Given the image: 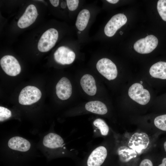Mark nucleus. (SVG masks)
Returning <instances> with one entry per match:
<instances>
[{
	"label": "nucleus",
	"mask_w": 166,
	"mask_h": 166,
	"mask_svg": "<svg viewBox=\"0 0 166 166\" xmlns=\"http://www.w3.org/2000/svg\"><path fill=\"white\" fill-rule=\"evenodd\" d=\"M58 37V32L55 29L51 28L47 30L39 41L38 45V50L42 52L49 51L55 45Z\"/></svg>",
	"instance_id": "1"
},
{
	"label": "nucleus",
	"mask_w": 166,
	"mask_h": 166,
	"mask_svg": "<svg viewBox=\"0 0 166 166\" xmlns=\"http://www.w3.org/2000/svg\"><path fill=\"white\" fill-rule=\"evenodd\" d=\"M41 96V91L37 87L27 86L20 92L18 97L19 102L22 105H30L38 101Z\"/></svg>",
	"instance_id": "2"
},
{
	"label": "nucleus",
	"mask_w": 166,
	"mask_h": 166,
	"mask_svg": "<svg viewBox=\"0 0 166 166\" xmlns=\"http://www.w3.org/2000/svg\"><path fill=\"white\" fill-rule=\"evenodd\" d=\"M128 94L131 99L141 105H146L150 99L149 91L138 83L133 84L130 87Z\"/></svg>",
	"instance_id": "3"
},
{
	"label": "nucleus",
	"mask_w": 166,
	"mask_h": 166,
	"mask_svg": "<svg viewBox=\"0 0 166 166\" xmlns=\"http://www.w3.org/2000/svg\"><path fill=\"white\" fill-rule=\"evenodd\" d=\"M98 71L109 80L115 79L117 75V70L115 64L109 59L102 58L96 64Z\"/></svg>",
	"instance_id": "4"
},
{
	"label": "nucleus",
	"mask_w": 166,
	"mask_h": 166,
	"mask_svg": "<svg viewBox=\"0 0 166 166\" xmlns=\"http://www.w3.org/2000/svg\"><path fill=\"white\" fill-rule=\"evenodd\" d=\"M158 40L155 36L148 35L140 39L134 44L133 47L137 52L141 54H147L152 51L157 47Z\"/></svg>",
	"instance_id": "5"
},
{
	"label": "nucleus",
	"mask_w": 166,
	"mask_h": 166,
	"mask_svg": "<svg viewBox=\"0 0 166 166\" xmlns=\"http://www.w3.org/2000/svg\"><path fill=\"white\" fill-rule=\"evenodd\" d=\"M0 64L4 72L9 76H16L21 72V67L19 62L12 56H3L0 60Z\"/></svg>",
	"instance_id": "6"
},
{
	"label": "nucleus",
	"mask_w": 166,
	"mask_h": 166,
	"mask_svg": "<svg viewBox=\"0 0 166 166\" xmlns=\"http://www.w3.org/2000/svg\"><path fill=\"white\" fill-rule=\"evenodd\" d=\"M127 18L122 14H118L113 16L107 22L104 28L105 34L109 37L113 36L117 31L126 24Z\"/></svg>",
	"instance_id": "7"
},
{
	"label": "nucleus",
	"mask_w": 166,
	"mask_h": 166,
	"mask_svg": "<svg viewBox=\"0 0 166 166\" xmlns=\"http://www.w3.org/2000/svg\"><path fill=\"white\" fill-rule=\"evenodd\" d=\"M149 142V138L146 133L136 132L131 137L128 145L130 148L140 154L142 150L147 148Z\"/></svg>",
	"instance_id": "8"
},
{
	"label": "nucleus",
	"mask_w": 166,
	"mask_h": 166,
	"mask_svg": "<svg viewBox=\"0 0 166 166\" xmlns=\"http://www.w3.org/2000/svg\"><path fill=\"white\" fill-rule=\"evenodd\" d=\"M55 61L62 65L70 64L75 58L74 52L69 48L65 46L58 47L54 54Z\"/></svg>",
	"instance_id": "9"
},
{
	"label": "nucleus",
	"mask_w": 166,
	"mask_h": 166,
	"mask_svg": "<svg viewBox=\"0 0 166 166\" xmlns=\"http://www.w3.org/2000/svg\"><path fill=\"white\" fill-rule=\"evenodd\" d=\"M38 15L37 10L35 6L33 4L30 5L18 21V26L22 29L28 27L34 22Z\"/></svg>",
	"instance_id": "10"
},
{
	"label": "nucleus",
	"mask_w": 166,
	"mask_h": 166,
	"mask_svg": "<svg viewBox=\"0 0 166 166\" xmlns=\"http://www.w3.org/2000/svg\"><path fill=\"white\" fill-rule=\"evenodd\" d=\"M107 156V151L105 147L100 146L97 148L88 157V166H100L104 162Z\"/></svg>",
	"instance_id": "11"
},
{
	"label": "nucleus",
	"mask_w": 166,
	"mask_h": 166,
	"mask_svg": "<svg viewBox=\"0 0 166 166\" xmlns=\"http://www.w3.org/2000/svg\"><path fill=\"white\" fill-rule=\"evenodd\" d=\"M56 93L58 97L61 100L69 98L72 93V87L69 80L66 77L62 78L57 83Z\"/></svg>",
	"instance_id": "12"
},
{
	"label": "nucleus",
	"mask_w": 166,
	"mask_h": 166,
	"mask_svg": "<svg viewBox=\"0 0 166 166\" xmlns=\"http://www.w3.org/2000/svg\"><path fill=\"white\" fill-rule=\"evenodd\" d=\"M8 144L9 147L13 150L23 152L28 151L31 146L30 142L27 140L19 136L11 138Z\"/></svg>",
	"instance_id": "13"
},
{
	"label": "nucleus",
	"mask_w": 166,
	"mask_h": 166,
	"mask_svg": "<svg viewBox=\"0 0 166 166\" xmlns=\"http://www.w3.org/2000/svg\"><path fill=\"white\" fill-rule=\"evenodd\" d=\"M80 84L84 92L88 95L92 96L96 94L97 87L95 81L91 75L86 74L83 75L81 79Z\"/></svg>",
	"instance_id": "14"
},
{
	"label": "nucleus",
	"mask_w": 166,
	"mask_h": 166,
	"mask_svg": "<svg viewBox=\"0 0 166 166\" xmlns=\"http://www.w3.org/2000/svg\"><path fill=\"white\" fill-rule=\"evenodd\" d=\"M64 141L62 137L53 133H50L45 136L43 141V145L50 148H56L61 147Z\"/></svg>",
	"instance_id": "15"
},
{
	"label": "nucleus",
	"mask_w": 166,
	"mask_h": 166,
	"mask_svg": "<svg viewBox=\"0 0 166 166\" xmlns=\"http://www.w3.org/2000/svg\"><path fill=\"white\" fill-rule=\"evenodd\" d=\"M149 73L153 77L166 79V62L159 61L154 64L149 69Z\"/></svg>",
	"instance_id": "16"
},
{
	"label": "nucleus",
	"mask_w": 166,
	"mask_h": 166,
	"mask_svg": "<svg viewBox=\"0 0 166 166\" xmlns=\"http://www.w3.org/2000/svg\"><path fill=\"white\" fill-rule=\"evenodd\" d=\"M85 108L87 111L100 115H104L108 111L106 105L103 102L97 101H89L85 105Z\"/></svg>",
	"instance_id": "17"
},
{
	"label": "nucleus",
	"mask_w": 166,
	"mask_h": 166,
	"mask_svg": "<svg viewBox=\"0 0 166 166\" xmlns=\"http://www.w3.org/2000/svg\"><path fill=\"white\" fill-rule=\"evenodd\" d=\"M90 17L89 10L84 9L78 14L75 23L77 29L80 31L83 30L86 27Z\"/></svg>",
	"instance_id": "18"
},
{
	"label": "nucleus",
	"mask_w": 166,
	"mask_h": 166,
	"mask_svg": "<svg viewBox=\"0 0 166 166\" xmlns=\"http://www.w3.org/2000/svg\"><path fill=\"white\" fill-rule=\"evenodd\" d=\"M117 152L120 160L124 162L129 161L132 159L136 157L137 155L135 151L124 146L119 148Z\"/></svg>",
	"instance_id": "19"
},
{
	"label": "nucleus",
	"mask_w": 166,
	"mask_h": 166,
	"mask_svg": "<svg viewBox=\"0 0 166 166\" xmlns=\"http://www.w3.org/2000/svg\"><path fill=\"white\" fill-rule=\"evenodd\" d=\"M93 124L100 129L102 135L106 136L108 134L109 127L103 120L100 118L97 119L93 121Z\"/></svg>",
	"instance_id": "20"
},
{
	"label": "nucleus",
	"mask_w": 166,
	"mask_h": 166,
	"mask_svg": "<svg viewBox=\"0 0 166 166\" xmlns=\"http://www.w3.org/2000/svg\"><path fill=\"white\" fill-rule=\"evenodd\" d=\"M154 124L158 128L166 131V114L160 115L155 118Z\"/></svg>",
	"instance_id": "21"
},
{
	"label": "nucleus",
	"mask_w": 166,
	"mask_h": 166,
	"mask_svg": "<svg viewBox=\"0 0 166 166\" xmlns=\"http://www.w3.org/2000/svg\"><path fill=\"white\" fill-rule=\"evenodd\" d=\"M158 13L164 21H166V0H159L157 3Z\"/></svg>",
	"instance_id": "22"
},
{
	"label": "nucleus",
	"mask_w": 166,
	"mask_h": 166,
	"mask_svg": "<svg viewBox=\"0 0 166 166\" xmlns=\"http://www.w3.org/2000/svg\"><path fill=\"white\" fill-rule=\"evenodd\" d=\"M11 111L8 109L2 106L0 107V121H3L11 116Z\"/></svg>",
	"instance_id": "23"
},
{
	"label": "nucleus",
	"mask_w": 166,
	"mask_h": 166,
	"mask_svg": "<svg viewBox=\"0 0 166 166\" xmlns=\"http://www.w3.org/2000/svg\"><path fill=\"white\" fill-rule=\"evenodd\" d=\"M66 1L68 8L70 11H74L77 8L79 3V0H67Z\"/></svg>",
	"instance_id": "24"
},
{
	"label": "nucleus",
	"mask_w": 166,
	"mask_h": 166,
	"mask_svg": "<svg viewBox=\"0 0 166 166\" xmlns=\"http://www.w3.org/2000/svg\"><path fill=\"white\" fill-rule=\"evenodd\" d=\"M139 166H153V164L150 160L145 159L141 162Z\"/></svg>",
	"instance_id": "25"
},
{
	"label": "nucleus",
	"mask_w": 166,
	"mask_h": 166,
	"mask_svg": "<svg viewBox=\"0 0 166 166\" xmlns=\"http://www.w3.org/2000/svg\"><path fill=\"white\" fill-rule=\"evenodd\" d=\"M51 4L54 7L57 6L59 4V1L58 0H50Z\"/></svg>",
	"instance_id": "26"
},
{
	"label": "nucleus",
	"mask_w": 166,
	"mask_h": 166,
	"mask_svg": "<svg viewBox=\"0 0 166 166\" xmlns=\"http://www.w3.org/2000/svg\"><path fill=\"white\" fill-rule=\"evenodd\" d=\"M158 166H166V158H164L162 160V163Z\"/></svg>",
	"instance_id": "27"
},
{
	"label": "nucleus",
	"mask_w": 166,
	"mask_h": 166,
	"mask_svg": "<svg viewBox=\"0 0 166 166\" xmlns=\"http://www.w3.org/2000/svg\"><path fill=\"white\" fill-rule=\"evenodd\" d=\"M108 2L112 3V4H115L118 2L119 0H106Z\"/></svg>",
	"instance_id": "28"
},
{
	"label": "nucleus",
	"mask_w": 166,
	"mask_h": 166,
	"mask_svg": "<svg viewBox=\"0 0 166 166\" xmlns=\"http://www.w3.org/2000/svg\"><path fill=\"white\" fill-rule=\"evenodd\" d=\"M67 3L66 4L65 2H62L61 4V7L63 9L65 8L66 7Z\"/></svg>",
	"instance_id": "29"
},
{
	"label": "nucleus",
	"mask_w": 166,
	"mask_h": 166,
	"mask_svg": "<svg viewBox=\"0 0 166 166\" xmlns=\"http://www.w3.org/2000/svg\"><path fill=\"white\" fill-rule=\"evenodd\" d=\"M164 147L165 150L166 152V141L165 142L164 144Z\"/></svg>",
	"instance_id": "30"
},
{
	"label": "nucleus",
	"mask_w": 166,
	"mask_h": 166,
	"mask_svg": "<svg viewBox=\"0 0 166 166\" xmlns=\"http://www.w3.org/2000/svg\"><path fill=\"white\" fill-rule=\"evenodd\" d=\"M140 83L141 84H142L143 83V82L142 81H140Z\"/></svg>",
	"instance_id": "31"
},
{
	"label": "nucleus",
	"mask_w": 166,
	"mask_h": 166,
	"mask_svg": "<svg viewBox=\"0 0 166 166\" xmlns=\"http://www.w3.org/2000/svg\"><path fill=\"white\" fill-rule=\"evenodd\" d=\"M78 33L79 34H80V33H81L80 31H78Z\"/></svg>",
	"instance_id": "32"
}]
</instances>
